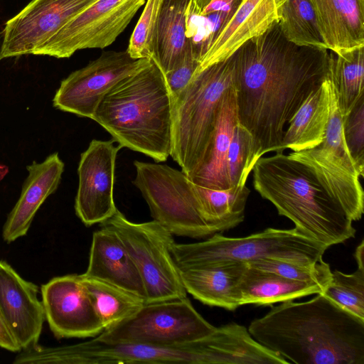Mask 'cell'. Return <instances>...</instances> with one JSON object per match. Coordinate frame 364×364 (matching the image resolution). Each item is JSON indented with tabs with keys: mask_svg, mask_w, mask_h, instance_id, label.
Here are the masks:
<instances>
[{
	"mask_svg": "<svg viewBox=\"0 0 364 364\" xmlns=\"http://www.w3.org/2000/svg\"><path fill=\"white\" fill-rule=\"evenodd\" d=\"M252 149V134L237 121L227 154V172L230 187L246 185L254 166Z\"/></svg>",
	"mask_w": 364,
	"mask_h": 364,
	"instance_id": "cell-32",
	"label": "cell"
},
{
	"mask_svg": "<svg viewBox=\"0 0 364 364\" xmlns=\"http://www.w3.org/2000/svg\"><path fill=\"white\" fill-rule=\"evenodd\" d=\"M3 36H4V32L3 31H0V60H1V43H2V40H3Z\"/></svg>",
	"mask_w": 364,
	"mask_h": 364,
	"instance_id": "cell-43",
	"label": "cell"
},
{
	"mask_svg": "<svg viewBox=\"0 0 364 364\" xmlns=\"http://www.w3.org/2000/svg\"><path fill=\"white\" fill-rule=\"evenodd\" d=\"M26 168L28 176L20 197L3 227V239L7 243L27 234L39 208L58 188L64 163L58 153H53L42 162L33 161Z\"/></svg>",
	"mask_w": 364,
	"mask_h": 364,
	"instance_id": "cell-19",
	"label": "cell"
},
{
	"mask_svg": "<svg viewBox=\"0 0 364 364\" xmlns=\"http://www.w3.org/2000/svg\"><path fill=\"white\" fill-rule=\"evenodd\" d=\"M245 262H223L204 267L179 269L187 293L204 304L234 311L241 306L239 284Z\"/></svg>",
	"mask_w": 364,
	"mask_h": 364,
	"instance_id": "cell-22",
	"label": "cell"
},
{
	"mask_svg": "<svg viewBox=\"0 0 364 364\" xmlns=\"http://www.w3.org/2000/svg\"><path fill=\"white\" fill-rule=\"evenodd\" d=\"M328 284L287 279L246 264L240 284V304L271 305L322 293Z\"/></svg>",
	"mask_w": 364,
	"mask_h": 364,
	"instance_id": "cell-24",
	"label": "cell"
},
{
	"mask_svg": "<svg viewBox=\"0 0 364 364\" xmlns=\"http://www.w3.org/2000/svg\"><path fill=\"white\" fill-rule=\"evenodd\" d=\"M288 156L306 166L317 181L353 221L364 211V193L360 177L331 151L320 145L292 151Z\"/></svg>",
	"mask_w": 364,
	"mask_h": 364,
	"instance_id": "cell-18",
	"label": "cell"
},
{
	"mask_svg": "<svg viewBox=\"0 0 364 364\" xmlns=\"http://www.w3.org/2000/svg\"><path fill=\"white\" fill-rule=\"evenodd\" d=\"M277 21L235 53L237 117L252 136L254 165L267 153L283 152L289 121L328 73L329 50L289 41Z\"/></svg>",
	"mask_w": 364,
	"mask_h": 364,
	"instance_id": "cell-1",
	"label": "cell"
},
{
	"mask_svg": "<svg viewBox=\"0 0 364 364\" xmlns=\"http://www.w3.org/2000/svg\"><path fill=\"white\" fill-rule=\"evenodd\" d=\"M354 257L357 263V267H364V241L360 242L356 247L354 252Z\"/></svg>",
	"mask_w": 364,
	"mask_h": 364,
	"instance_id": "cell-41",
	"label": "cell"
},
{
	"mask_svg": "<svg viewBox=\"0 0 364 364\" xmlns=\"http://www.w3.org/2000/svg\"><path fill=\"white\" fill-rule=\"evenodd\" d=\"M286 0H275V4L277 7L278 8L282 4H283Z\"/></svg>",
	"mask_w": 364,
	"mask_h": 364,
	"instance_id": "cell-44",
	"label": "cell"
},
{
	"mask_svg": "<svg viewBox=\"0 0 364 364\" xmlns=\"http://www.w3.org/2000/svg\"><path fill=\"white\" fill-rule=\"evenodd\" d=\"M85 276L132 291L145 300L140 274L127 248L111 229L101 226L92 235L89 264Z\"/></svg>",
	"mask_w": 364,
	"mask_h": 364,
	"instance_id": "cell-20",
	"label": "cell"
},
{
	"mask_svg": "<svg viewBox=\"0 0 364 364\" xmlns=\"http://www.w3.org/2000/svg\"><path fill=\"white\" fill-rule=\"evenodd\" d=\"M234 1L235 0H211L197 15L208 16L226 11Z\"/></svg>",
	"mask_w": 364,
	"mask_h": 364,
	"instance_id": "cell-39",
	"label": "cell"
},
{
	"mask_svg": "<svg viewBox=\"0 0 364 364\" xmlns=\"http://www.w3.org/2000/svg\"><path fill=\"white\" fill-rule=\"evenodd\" d=\"M237 122L235 91L232 85L224 92L218 104L205 155L198 167L188 176L193 183L217 190L230 188L227 154Z\"/></svg>",
	"mask_w": 364,
	"mask_h": 364,
	"instance_id": "cell-21",
	"label": "cell"
},
{
	"mask_svg": "<svg viewBox=\"0 0 364 364\" xmlns=\"http://www.w3.org/2000/svg\"><path fill=\"white\" fill-rule=\"evenodd\" d=\"M247 330L287 363L364 364V319L321 293L272 306Z\"/></svg>",
	"mask_w": 364,
	"mask_h": 364,
	"instance_id": "cell-2",
	"label": "cell"
},
{
	"mask_svg": "<svg viewBox=\"0 0 364 364\" xmlns=\"http://www.w3.org/2000/svg\"><path fill=\"white\" fill-rule=\"evenodd\" d=\"M146 1L96 0L33 54L67 58L80 50L105 48L125 30Z\"/></svg>",
	"mask_w": 364,
	"mask_h": 364,
	"instance_id": "cell-11",
	"label": "cell"
},
{
	"mask_svg": "<svg viewBox=\"0 0 364 364\" xmlns=\"http://www.w3.org/2000/svg\"><path fill=\"white\" fill-rule=\"evenodd\" d=\"M321 294L364 319V267H357L351 274L331 272V279Z\"/></svg>",
	"mask_w": 364,
	"mask_h": 364,
	"instance_id": "cell-31",
	"label": "cell"
},
{
	"mask_svg": "<svg viewBox=\"0 0 364 364\" xmlns=\"http://www.w3.org/2000/svg\"><path fill=\"white\" fill-rule=\"evenodd\" d=\"M343 132L348 152L360 177L364 173V97L343 117Z\"/></svg>",
	"mask_w": 364,
	"mask_h": 364,
	"instance_id": "cell-36",
	"label": "cell"
},
{
	"mask_svg": "<svg viewBox=\"0 0 364 364\" xmlns=\"http://www.w3.org/2000/svg\"><path fill=\"white\" fill-rule=\"evenodd\" d=\"M197 209L213 234L235 228L245 218L250 191L245 186L217 190L193 183Z\"/></svg>",
	"mask_w": 364,
	"mask_h": 364,
	"instance_id": "cell-27",
	"label": "cell"
},
{
	"mask_svg": "<svg viewBox=\"0 0 364 364\" xmlns=\"http://www.w3.org/2000/svg\"><path fill=\"white\" fill-rule=\"evenodd\" d=\"M114 142L92 139L80 155L75 210L87 227L101 224L117 210L113 190L115 161L122 147L114 146Z\"/></svg>",
	"mask_w": 364,
	"mask_h": 364,
	"instance_id": "cell-13",
	"label": "cell"
},
{
	"mask_svg": "<svg viewBox=\"0 0 364 364\" xmlns=\"http://www.w3.org/2000/svg\"><path fill=\"white\" fill-rule=\"evenodd\" d=\"M38 287L0 260V314L21 349L38 344L46 316Z\"/></svg>",
	"mask_w": 364,
	"mask_h": 364,
	"instance_id": "cell-16",
	"label": "cell"
},
{
	"mask_svg": "<svg viewBox=\"0 0 364 364\" xmlns=\"http://www.w3.org/2000/svg\"><path fill=\"white\" fill-rule=\"evenodd\" d=\"M235 53L196 71L173 100L171 156L188 176L201 164L214 129L217 108L233 85Z\"/></svg>",
	"mask_w": 364,
	"mask_h": 364,
	"instance_id": "cell-5",
	"label": "cell"
},
{
	"mask_svg": "<svg viewBox=\"0 0 364 364\" xmlns=\"http://www.w3.org/2000/svg\"><path fill=\"white\" fill-rule=\"evenodd\" d=\"M327 249L295 228L289 230L269 228L243 237H228L215 233L202 242H175L171 254L178 269H186L229 261L249 263L262 259L312 264L323 259Z\"/></svg>",
	"mask_w": 364,
	"mask_h": 364,
	"instance_id": "cell-6",
	"label": "cell"
},
{
	"mask_svg": "<svg viewBox=\"0 0 364 364\" xmlns=\"http://www.w3.org/2000/svg\"><path fill=\"white\" fill-rule=\"evenodd\" d=\"M134 185L151 215L173 235L204 238L213 235L198 213L193 183L182 171L166 164L134 161Z\"/></svg>",
	"mask_w": 364,
	"mask_h": 364,
	"instance_id": "cell-9",
	"label": "cell"
},
{
	"mask_svg": "<svg viewBox=\"0 0 364 364\" xmlns=\"http://www.w3.org/2000/svg\"><path fill=\"white\" fill-rule=\"evenodd\" d=\"M328 79L331 97L330 112L323 139L321 144L319 145L333 153L336 156L341 159L350 169L360 177L355 164L348 152L344 140L343 117L339 109L337 97L333 84L329 77Z\"/></svg>",
	"mask_w": 364,
	"mask_h": 364,
	"instance_id": "cell-35",
	"label": "cell"
},
{
	"mask_svg": "<svg viewBox=\"0 0 364 364\" xmlns=\"http://www.w3.org/2000/svg\"><path fill=\"white\" fill-rule=\"evenodd\" d=\"M43 358L47 363L56 364L213 363L207 337L186 344L154 346L107 343L95 336L73 345L46 347Z\"/></svg>",
	"mask_w": 364,
	"mask_h": 364,
	"instance_id": "cell-10",
	"label": "cell"
},
{
	"mask_svg": "<svg viewBox=\"0 0 364 364\" xmlns=\"http://www.w3.org/2000/svg\"><path fill=\"white\" fill-rule=\"evenodd\" d=\"M151 59H134L127 50H107L62 80L53 105L63 112L92 119L105 95L117 82L149 65Z\"/></svg>",
	"mask_w": 364,
	"mask_h": 364,
	"instance_id": "cell-12",
	"label": "cell"
},
{
	"mask_svg": "<svg viewBox=\"0 0 364 364\" xmlns=\"http://www.w3.org/2000/svg\"><path fill=\"white\" fill-rule=\"evenodd\" d=\"M277 20L275 0H240L232 17L213 35L196 71L229 58Z\"/></svg>",
	"mask_w": 364,
	"mask_h": 364,
	"instance_id": "cell-17",
	"label": "cell"
},
{
	"mask_svg": "<svg viewBox=\"0 0 364 364\" xmlns=\"http://www.w3.org/2000/svg\"><path fill=\"white\" fill-rule=\"evenodd\" d=\"M199 63L200 57L188 38L182 60L174 68L164 74L172 101L191 81Z\"/></svg>",
	"mask_w": 364,
	"mask_h": 364,
	"instance_id": "cell-37",
	"label": "cell"
},
{
	"mask_svg": "<svg viewBox=\"0 0 364 364\" xmlns=\"http://www.w3.org/2000/svg\"><path fill=\"white\" fill-rule=\"evenodd\" d=\"M215 329L186 296L145 303L133 316L96 337L107 343L175 346L199 341Z\"/></svg>",
	"mask_w": 364,
	"mask_h": 364,
	"instance_id": "cell-8",
	"label": "cell"
},
{
	"mask_svg": "<svg viewBox=\"0 0 364 364\" xmlns=\"http://www.w3.org/2000/svg\"><path fill=\"white\" fill-rule=\"evenodd\" d=\"M278 23L284 36L301 46L327 49L310 0H286L277 8Z\"/></svg>",
	"mask_w": 364,
	"mask_h": 364,
	"instance_id": "cell-30",
	"label": "cell"
},
{
	"mask_svg": "<svg viewBox=\"0 0 364 364\" xmlns=\"http://www.w3.org/2000/svg\"><path fill=\"white\" fill-rule=\"evenodd\" d=\"M100 226L119 237L141 277L145 303L186 297L179 269L171 254L173 234L159 222L129 220L118 209Z\"/></svg>",
	"mask_w": 364,
	"mask_h": 364,
	"instance_id": "cell-7",
	"label": "cell"
},
{
	"mask_svg": "<svg viewBox=\"0 0 364 364\" xmlns=\"http://www.w3.org/2000/svg\"><path fill=\"white\" fill-rule=\"evenodd\" d=\"M330 84L328 75L321 86L306 99L284 131L282 148L299 151L321 144L330 112Z\"/></svg>",
	"mask_w": 364,
	"mask_h": 364,
	"instance_id": "cell-25",
	"label": "cell"
},
{
	"mask_svg": "<svg viewBox=\"0 0 364 364\" xmlns=\"http://www.w3.org/2000/svg\"><path fill=\"white\" fill-rule=\"evenodd\" d=\"M211 0H191L187 11L192 14H198L200 11Z\"/></svg>",
	"mask_w": 364,
	"mask_h": 364,
	"instance_id": "cell-40",
	"label": "cell"
},
{
	"mask_svg": "<svg viewBox=\"0 0 364 364\" xmlns=\"http://www.w3.org/2000/svg\"><path fill=\"white\" fill-rule=\"evenodd\" d=\"M191 0H163L151 58L164 74L182 60L186 37L187 9Z\"/></svg>",
	"mask_w": 364,
	"mask_h": 364,
	"instance_id": "cell-26",
	"label": "cell"
},
{
	"mask_svg": "<svg viewBox=\"0 0 364 364\" xmlns=\"http://www.w3.org/2000/svg\"><path fill=\"white\" fill-rule=\"evenodd\" d=\"M9 168L3 164H0V181L7 174Z\"/></svg>",
	"mask_w": 364,
	"mask_h": 364,
	"instance_id": "cell-42",
	"label": "cell"
},
{
	"mask_svg": "<svg viewBox=\"0 0 364 364\" xmlns=\"http://www.w3.org/2000/svg\"><path fill=\"white\" fill-rule=\"evenodd\" d=\"M328 50L341 54L364 46V0H310Z\"/></svg>",
	"mask_w": 364,
	"mask_h": 364,
	"instance_id": "cell-23",
	"label": "cell"
},
{
	"mask_svg": "<svg viewBox=\"0 0 364 364\" xmlns=\"http://www.w3.org/2000/svg\"><path fill=\"white\" fill-rule=\"evenodd\" d=\"M247 265L281 277L302 282L328 284L331 270L323 259L312 264H303L274 259H262L246 263Z\"/></svg>",
	"mask_w": 364,
	"mask_h": 364,
	"instance_id": "cell-34",
	"label": "cell"
},
{
	"mask_svg": "<svg viewBox=\"0 0 364 364\" xmlns=\"http://www.w3.org/2000/svg\"><path fill=\"white\" fill-rule=\"evenodd\" d=\"M96 0H33L3 30L1 59L33 54L76 15Z\"/></svg>",
	"mask_w": 364,
	"mask_h": 364,
	"instance_id": "cell-15",
	"label": "cell"
},
{
	"mask_svg": "<svg viewBox=\"0 0 364 364\" xmlns=\"http://www.w3.org/2000/svg\"><path fill=\"white\" fill-rule=\"evenodd\" d=\"M41 290L46 320L57 338L95 337L105 330L81 274L54 277Z\"/></svg>",
	"mask_w": 364,
	"mask_h": 364,
	"instance_id": "cell-14",
	"label": "cell"
},
{
	"mask_svg": "<svg viewBox=\"0 0 364 364\" xmlns=\"http://www.w3.org/2000/svg\"><path fill=\"white\" fill-rule=\"evenodd\" d=\"M364 46L336 54L330 51L328 75L337 97L342 117L363 96Z\"/></svg>",
	"mask_w": 364,
	"mask_h": 364,
	"instance_id": "cell-29",
	"label": "cell"
},
{
	"mask_svg": "<svg viewBox=\"0 0 364 364\" xmlns=\"http://www.w3.org/2000/svg\"><path fill=\"white\" fill-rule=\"evenodd\" d=\"M81 277L105 329L129 319L145 304L141 296L125 289L83 274Z\"/></svg>",
	"mask_w": 364,
	"mask_h": 364,
	"instance_id": "cell-28",
	"label": "cell"
},
{
	"mask_svg": "<svg viewBox=\"0 0 364 364\" xmlns=\"http://www.w3.org/2000/svg\"><path fill=\"white\" fill-rule=\"evenodd\" d=\"M172 110L164 74L151 60L105 95L92 119L122 148L163 162L171 152Z\"/></svg>",
	"mask_w": 364,
	"mask_h": 364,
	"instance_id": "cell-3",
	"label": "cell"
},
{
	"mask_svg": "<svg viewBox=\"0 0 364 364\" xmlns=\"http://www.w3.org/2000/svg\"><path fill=\"white\" fill-rule=\"evenodd\" d=\"M252 171L254 188L304 235L328 248L355 237L353 221L303 164L276 152Z\"/></svg>",
	"mask_w": 364,
	"mask_h": 364,
	"instance_id": "cell-4",
	"label": "cell"
},
{
	"mask_svg": "<svg viewBox=\"0 0 364 364\" xmlns=\"http://www.w3.org/2000/svg\"><path fill=\"white\" fill-rule=\"evenodd\" d=\"M162 1H146L127 49L132 58L134 59L152 58Z\"/></svg>",
	"mask_w": 364,
	"mask_h": 364,
	"instance_id": "cell-33",
	"label": "cell"
},
{
	"mask_svg": "<svg viewBox=\"0 0 364 364\" xmlns=\"http://www.w3.org/2000/svg\"><path fill=\"white\" fill-rule=\"evenodd\" d=\"M0 347L12 352H18L21 347L9 331L0 314Z\"/></svg>",
	"mask_w": 364,
	"mask_h": 364,
	"instance_id": "cell-38",
	"label": "cell"
}]
</instances>
